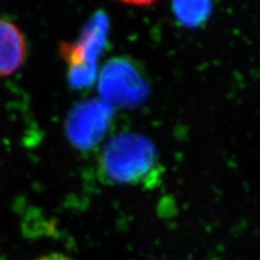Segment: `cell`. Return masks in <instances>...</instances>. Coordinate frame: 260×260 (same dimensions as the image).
Here are the masks:
<instances>
[{"instance_id": "3957f363", "label": "cell", "mask_w": 260, "mask_h": 260, "mask_svg": "<svg viewBox=\"0 0 260 260\" xmlns=\"http://www.w3.org/2000/svg\"><path fill=\"white\" fill-rule=\"evenodd\" d=\"M26 40L11 21L0 19V77L12 75L25 61Z\"/></svg>"}, {"instance_id": "7a4b0ae2", "label": "cell", "mask_w": 260, "mask_h": 260, "mask_svg": "<svg viewBox=\"0 0 260 260\" xmlns=\"http://www.w3.org/2000/svg\"><path fill=\"white\" fill-rule=\"evenodd\" d=\"M105 93L119 104L134 105L142 102L148 95V84L129 61L113 62L107 72Z\"/></svg>"}, {"instance_id": "5b68a950", "label": "cell", "mask_w": 260, "mask_h": 260, "mask_svg": "<svg viewBox=\"0 0 260 260\" xmlns=\"http://www.w3.org/2000/svg\"><path fill=\"white\" fill-rule=\"evenodd\" d=\"M36 260H72V259L61 254H51V255L44 256L42 258H38Z\"/></svg>"}, {"instance_id": "6da1fadb", "label": "cell", "mask_w": 260, "mask_h": 260, "mask_svg": "<svg viewBox=\"0 0 260 260\" xmlns=\"http://www.w3.org/2000/svg\"><path fill=\"white\" fill-rule=\"evenodd\" d=\"M105 173L116 182H154L158 177L155 146L146 138L120 135L108 145L103 155Z\"/></svg>"}, {"instance_id": "277c9868", "label": "cell", "mask_w": 260, "mask_h": 260, "mask_svg": "<svg viewBox=\"0 0 260 260\" xmlns=\"http://www.w3.org/2000/svg\"><path fill=\"white\" fill-rule=\"evenodd\" d=\"M213 11V4L209 2H175L173 12L182 25L197 27L204 24Z\"/></svg>"}]
</instances>
